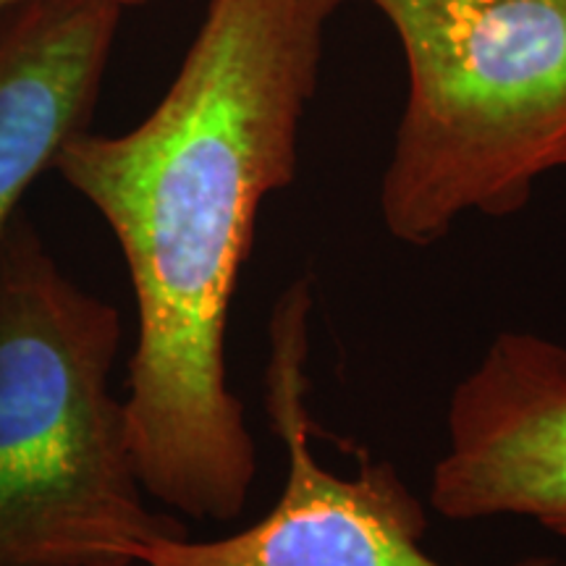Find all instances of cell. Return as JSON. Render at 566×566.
<instances>
[{"instance_id": "cell-4", "label": "cell", "mask_w": 566, "mask_h": 566, "mask_svg": "<svg viewBox=\"0 0 566 566\" xmlns=\"http://www.w3.org/2000/svg\"><path fill=\"white\" fill-rule=\"evenodd\" d=\"M310 313L300 279L275 302L265 367V415L286 451V480L263 520L233 535L192 541L184 530L153 537L134 566H443L424 551L428 509L396 467L328 470L313 451ZM520 566H556L535 556Z\"/></svg>"}, {"instance_id": "cell-1", "label": "cell", "mask_w": 566, "mask_h": 566, "mask_svg": "<svg viewBox=\"0 0 566 566\" xmlns=\"http://www.w3.org/2000/svg\"><path fill=\"white\" fill-rule=\"evenodd\" d=\"M342 0H210L171 87L122 134L82 132L53 171L122 250L137 304L126 417L145 493L231 522L260 470L226 367L260 208L292 187Z\"/></svg>"}, {"instance_id": "cell-6", "label": "cell", "mask_w": 566, "mask_h": 566, "mask_svg": "<svg viewBox=\"0 0 566 566\" xmlns=\"http://www.w3.org/2000/svg\"><path fill=\"white\" fill-rule=\"evenodd\" d=\"M126 6L24 0L0 13V239L101 101Z\"/></svg>"}, {"instance_id": "cell-5", "label": "cell", "mask_w": 566, "mask_h": 566, "mask_svg": "<svg viewBox=\"0 0 566 566\" xmlns=\"http://www.w3.org/2000/svg\"><path fill=\"white\" fill-rule=\"evenodd\" d=\"M446 520L522 516L566 537V344L504 331L459 380L430 478Z\"/></svg>"}, {"instance_id": "cell-8", "label": "cell", "mask_w": 566, "mask_h": 566, "mask_svg": "<svg viewBox=\"0 0 566 566\" xmlns=\"http://www.w3.org/2000/svg\"><path fill=\"white\" fill-rule=\"evenodd\" d=\"M558 168H566V150L562 153V158H558Z\"/></svg>"}, {"instance_id": "cell-3", "label": "cell", "mask_w": 566, "mask_h": 566, "mask_svg": "<svg viewBox=\"0 0 566 566\" xmlns=\"http://www.w3.org/2000/svg\"><path fill=\"white\" fill-rule=\"evenodd\" d=\"M352 3V0H342ZM388 19L407 101L380 181L396 242L525 210L566 150V0H357Z\"/></svg>"}, {"instance_id": "cell-2", "label": "cell", "mask_w": 566, "mask_h": 566, "mask_svg": "<svg viewBox=\"0 0 566 566\" xmlns=\"http://www.w3.org/2000/svg\"><path fill=\"white\" fill-rule=\"evenodd\" d=\"M122 338L19 212L0 239V566H134L184 530L147 504L111 386Z\"/></svg>"}, {"instance_id": "cell-7", "label": "cell", "mask_w": 566, "mask_h": 566, "mask_svg": "<svg viewBox=\"0 0 566 566\" xmlns=\"http://www.w3.org/2000/svg\"><path fill=\"white\" fill-rule=\"evenodd\" d=\"M19 3H24V0H0V13L13 9V6H19ZM118 3L126 6V9H134V6H145L147 0H118Z\"/></svg>"}]
</instances>
